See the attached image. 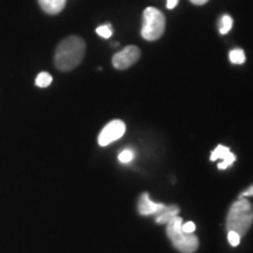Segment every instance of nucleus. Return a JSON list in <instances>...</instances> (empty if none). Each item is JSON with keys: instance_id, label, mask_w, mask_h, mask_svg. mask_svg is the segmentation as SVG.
<instances>
[{"instance_id": "nucleus-17", "label": "nucleus", "mask_w": 253, "mask_h": 253, "mask_svg": "<svg viewBox=\"0 0 253 253\" xmlns=\"http://www.w3.org/2000/svg\"><path fill=\"white\" fill-rule=\"evenodd\" d=\"M182 230L186 233H194L196 230V225L194 221H188V223L182 224Z\"/></svg>"}, {"instance_id": "nucleus-4", "label": "nucleus", "mask_w": 253, "mask_h": 253, "mask_svg": "<svg viewBox=\"0 0 253 253\" xmlns=\"http://www.w3.org/2000/svg\"><path fill=\"white\" fill-rule=\"evenodd\" d=\"M166 31V17L160 9L147 7L143 12V25L141 36L147 41H156Z\"/></svg>"}, {"instance_id": "nucleus-14", "label": "nucleus", "mask_w": 253, "mask_h": 253, "mask_svg": "<svg viewBox=\"0 0 253 253\" xmlns=\"http://www.w3.org/2000/svg\"><path fill=\"white\" fill-rule=\"evenodd\" d=\"M134 156H135L134 151L130 150V149H125V150H122L121 153H120L119 161L123 164H128V163L131 162Z\"/></svg>"}, {"instance_id": "nucleus-11", "label": "nucleus", "mask_w": 253, "mask_h": 253, "mask_svg": "<svg viewBox=\"0 0 253 253\" xmlns=\"http://www.w3.org/2000/svg\"><path fill=\"white\" fill-rule=\"evenodd\" d=\"M229 59L230 61L235 63V65H243V63L245 62L246 56L244 50L240 48H235L229 53Z\"/></svg>"}, {"instance_id": "nucleus-7", "label": "nucleus", "mask_w": 253, "mask_h": 253, "mask_svg": "<svg viewBox=\"0 0 253 253\" xmlns=\"http://www.w3.org/2000/svg\"><path fill=\"white\" fill-rule=\"evenodd\" d=\"M210 160L212 161H217V160H221V162L218 164V169L224 170L227 169L232 166L233 163L236 162V155L231 153L229 147H224V145L218 144L212 153H211V157Z\"/></svg>"}, {"instance_id": "nucleus-5", "label": "nucleus", "mask_w": 253, "mask_h": 253, "mask_svg": "<svg viewBox=\"0 0 253 253\" xmlns=\"http://www.w3.org/2000/svg\"><path fill=\"white\" fill-rule=\"evenodd\" d=\"M126 132V123L121 120H114L109 122L108 125L104 126V128L101 130L97 142L101 147H107L112 144L113 142L120 140Z\"/></svg>"}, {"instance_id": "nucleus-16", "label": "nucleus", "mask_w": 253, "mask_h": 253, "mask_svg": "<svg viewBox=\"0 0 253 253\" xmlns=\"http://www.w3.org/2000/svg\"><path fill=\"white\" fill-rule=\"evenodd\" d=\"M240 237L238 233L235 232V231H227V239H229V243L232 246H238L240 243Z\"/></svg>"}, {"instance_id": "nucleus-2", "label": "nucleus", "mask_w": 253, "mask_h": 253, "mask_svg": "<svg viewBox=\"0 0 253 253\" xmlns=\"http://www.w3.org/2000/svg\"><path fill=\"white\" fill-rule=\"evenodd\" d=\"M253 224V207L249 199L239 198L231 205L226 217V230L235 231L240 237L249 232Z\"/></svg>"}, {"instance_id": "nucleus-9", "label": "nucleus", "mask_w": 253, "mask_h": 253, "mask_svg": "<svg viewBox=\"0 0 253 253\" xmlns=\"http://www.w3.org/2000/svg\"><path fill=\"white\" fill-rule=\"evenodd\" d=\"M179 208L177 205H164L160 212L155 214V220L157 224H168L173 217L178 216Z\"/></svg>"}, {"instance_id": "nucleus-18", "label": "nucleus", "mask_w": 253, "mask_h": 253, "mask_svg": "<svg viewBox=\"0 0 253 253\" xmlns=\"http://www.w3.org/2000/svg\"><path fill=\"white\" fill-rule=\"evenodd\" d=\"M251 196H253V185L246 189L245 191L239 196V198H248V197H251Z\"/></svg>"}, {"instance_id": "nucleus-12", "label": "nucleus", "mask_w": 253, "mask_h": 253, "mask_svg": "<svg viewBox=\"0 0 253 253\" xmlns=\"http://www.w3.org/2000/svg\"><path fill=\"white\" fill-rule=\"evenodd\" d=\"M52 81H53V78L49 73L41 72L36 79V84L40 88H46L52 84Z\"/></svg>"}, {"instance_id": "nucleus-15", "label": "nucleus", "mask_w": 253, "mask_h": 253, "mask_svg": "<svg viewBox=\"0 0 253 253\" xmlns=\"http://www.w3.org/2000/svg\"><path fill=\"white\" fill-rule=\"evenodd\" d=\"M96 33L99 34L100 37L104 38V39H109L112 37L113 31H112V25H102V26H99L96 28Z\"/></svg>"}, {"instance_id": "nucleus-10", "label": "nucleus", "mask_w": 253, "mask_h": 253, "mask_svg": "<svg viewBox=\"0 0 253 253\" xmlns=\"http://www.w3.org/2000/svg\"><path fill=\"white\" fill-rule=\"evenodd\" d=\"M38 1L43 12L52 15L60 13L66 6V0H38Z\"/></svg>"}, {"instance_id": "nucleus-20", "label": "nucleus", "mask_w": 253, "mask_h": 253, "mask_svg": "<svg viewBox=\"0 0 253 253\" xmlns=\"http://www.w3.org/2000/svg\"><path fill=\"white\" fill-rule=\"evenodd\" d=\"M190 1L195 5H204V4H207L209 0H190Z\"/></svg>"}, {"instance_id": "nucleus-3", "label": "nucleus", "mask_w": 253, "mask_h": 253, "mask_svg": "<svg viewBox=\"0 0 253 253\" xmlns=\"http://www.w3.org/2000/svg\"><path fill=\"white\" fill-rule=\"evenodd\" d=\"M183 219L179 216L173 217L167 224V235L173 246L182 253H194L198 249V238L194 233H186L182 230Z\"/></svg>"}, {"instance_id": "nucleus-1", "label": "nucleus", "mask_w": 253, "mask_h": 253, "mask_svg": "<svg viewBox=\"0 0 253 253\" xmlns=\"http://www.w3.org/2000/svg\"><path fill=\"white\" fill-rule=\"evenodd\" d=\"M86 53V43L80 37L72 36L66 38L56 47L54 63L61 72H69L77 68L84 60Z\"/></svg>"}, {"instance_id": "nucleus-13", "label": "nucleus", "mask_w": 253, "mask_h": 253, "mask_svg": "<svg viewBox=\"0 0 253 253\" xmlns=\"http://www.w3.org/2000/svg\"><path fill=\"white\" fill-rule=\"evenodd\" d=\"M232 25H233L232 18L227 14L223 15L219 21V33L223 34V36L224 34H227L231 31V28H232Z\"/></svg>"}, {"instance_id": "nucleus-6", "label": "nucleus", "mask_w": 253, "mask_h": 253, "mask_svg": "<svg viewBox=\"0 0 253 253\" xmlns=\"http://www.w3.org/2000/svg\"><path fill=\"white\" fill-rule=\"evenodd\" d=\"M141 58V50L138 47L136 46H126L122 50H120L119 53H116L115 55L113 56V66L116 69H120V71H125V69H128L131 67L134 63L138 61V59Z\"/></svg>"}, {"instance_id": "nucleus-19", "label": "nucleus", "mask_w": 253, "mask_h": 253, "mask_svg": "<svg viewBox=\"0 0 253 253\" xmlns=\"http://www.w3.org/2000/svg\"><path fill=\"white\" fill-rule=\"evenodd\" d=\"M177 4H178V0H167V7L169 9L175 8Z\"/></svg>"}, {"instance_id": "nucleus-8", "label": "nucleus", "mask_w": 253, "mask_h": 253, "mask_svg": "<svg viewBox=\"0 0 253 253\" xmlns=\"http://www.w3.org/2000/svg\"><path fill=\"white\" fill-rule=\"evenodd\" d=\"M163 203H156V202H154L153 199H150L149 195L147 194V192H144V194L141 195L140 197V201H138V212L142 216H150V214H156L160 212L161 210L164 208Z\"/></svg>"}]
</instances>
